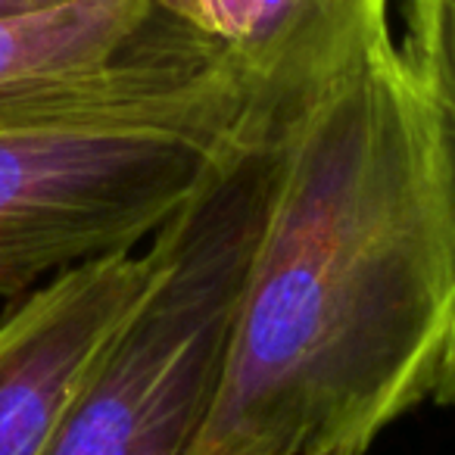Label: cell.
I'll use <instances>...</instances> for the list:
<instances>
[{
    "mask_svg": "<svg viewBox=\"0 0 455 455\" xmlns=\"http://www.w3.org/2000/svg\"><path fill=\"white\" fill-rule=\"evenodd\" d=\"M275 128L272 206L188 455H365L434 396L455 328L452 140L393 38Z\"/></svg>",
    "mask_w": 455,
    "mask_h": 455,
    "instance_id": "obj_1",
    "label": "cell"
},
{
    "mask_svg": "<svg viewBox=\"0 0 455 455\" xmlns=\"http://www.w3.org/2000/svg\"><path fill=\"white\" fill-rule=\"evenodd\" d=\"M278 175V128L250 116L153 237V275L72 393L41 455H188L206 421Z\"/></svg>",
    "mask_w": 455,
    "mask_h": 455,
    "instance_id": "obj_3",
    "label": "cell"
},
{
    "mask_svg": "<svg viewBox=\"0 0 455 455\" xmlns=\"http://www.w3.org/2000/svg\"><path fill=\"white\" fill-rule=\"evenodd\" d=\"M403 13L405 41L399 53L436 103L455 150V0H403ZM430 399L455 405V328Z\"/></svg>",
    "mask_w": 455,
    "mask_h": 455,
    "instance_id": "obj_7",
    "label": "cell"
},
{
    "mask_svg": "<svg viewBox=\"0 0 455 455\" xmlns=\"http://www.w3.org/2000/svg\"><path fill=\"white\" fill-rule=\"evenodd\" d=\"M384 41L387 0H253L228 63L247 82L253 109L278 122Z\"/></svg>",
    "mask_w": 455,
    "mask_h": 455,
    "instance_id": "obj_5",
    "label": "cell"
},
{
    "mask_svg": "<svg viewBox=\"0 0 455 455\" xmlns=\"http://www.w3.org/2000/svg\"><path fill=\"white\" fill-rule=\"evenodd\" d=\"M250 107L241 72L169 16L103 69L0 94V297L156 237Z\"/></svg>",
    "mask_w": 455,
    "mask_h": 455,
    "instance_id": "obj_2",
    "label": "cell"
},
{
    "mask_svg": "<svg viewBox=\"0 0 455 455\" xmlns=\"http://www.w3.org/2000/svg\"><path fill=\"white\" fill-rule=\"evenodd\" d=\"M153 250L82 262L0 318V455H41L72 393L132 315Z\"/></svg>",
    "mask_w": 455,
    "mask_h": 455,
    "instance_id": "obj_4",
    "label": "cell"
},
{
    "mask_svg": "<svg viewBox=\"0 0 455 455\" xmlns=\"http://www.w3.org/2000/svg\"><path fill=\"white\" fill-rule=\"evenodd\" d=\"M57 4H69V0H0V16L28 13V10H44V7H57Z\"/></svg>",
    "mask_w": 455,
    "mask_h": 455,
    "instance_id": "obj_8",
    "label": "cell"
},
{
    "mask_svg": "<svg viewBox=\"0 0 455 455\" xmlns=\"http://www.w3.org/2000/svg\"><path fill=\"white\" fill-rule=\"evenodd\" d=\"M163 22L156 0H69L0 16V94L103 69Z\"/></svg>",
    "mask_w": 455,
    "mask_h": 455,
    "instance_id": "obj_6",
    "label": "cell"
}]
</instances>
